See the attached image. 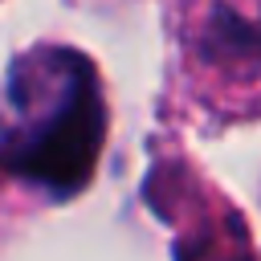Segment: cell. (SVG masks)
<instances>
[{
	"label": "cell",
	"instance_id": "1",
	"mask_svg": "<svg viewBox=\"0 0 261 261\" xmlns=\"http://www.w3.org/2000/svg\"><path fill=\"white\" fill-rule=\"evenodd\" d=\"M16 122L0 139V167L53 192H77L102 147V102L86 65L77 77L61 73L57 98L20 94L12 86Z\"/></svg>",
	"mask_w": 261,
	"mask_h": 261
}]
</instances>
